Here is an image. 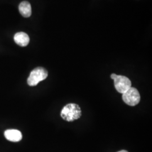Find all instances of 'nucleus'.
Here are the masks:
<instances>
[{
	"label": "nucleus",
	"mask_w": 152,
	"mask_h": 152,
	"mask_svg": "<svg viewBox=\"0 0 152 152\" xmlns=\"http://www.w3.org/2000/svg\"><path fill=\"white\" fill-rule=\"evenodd\" d=\"M82 111L80 106L76 104H68L61 112V117L68 122H72L79 119L81 116Z\"/></svg>",
	"instance_id": "obj_1"
},
{
	"label": "nucleus",
	"mask_w": 152,
	"mask_h": 152,
	"mask_svg": "<svg viewBox=\"0 0 152 152\" xmlns=\"http://www.w3.org/2000/svg\"><path fill=\"white\" fill-rule=\"evenodd\" d=\"M19 10L20 14L24 18H29L32 14L31 6L28 1H23L20 4Z\"/></svg>",
	"instance_id": "obj_7"
},
{
	"label": "nucleus",
	"mask_w": 152,
	"mask_h": 152,
	"mask_svg": "<svg viewBox=\"0 0 152 152\" xmlns=\"http://www.w3.org/2000/svg\"><path fill=\"white\" fill-rule=\"evenodd\" d=\"M128 152L127 151H125V150H122V151H121L120 152Z\"/></svg>",
	"instance_id": "obj_8"
},
{
	"label": "nucleus",
	"mask_w": 152,
	"mask_h": 152,
	"mask_svg": "<svg viewBox=\"0 0 152 152\" xmlns=\"http://www.w3.org/2000/svg\"><path fill=\"white\" fill-rule=\"evenodd\" d=\"M110 77L114 80V86L116 90L120 93L124 94L132 87L130 79L125 76L117 75L113 73L111 75Z\"/></svg>",
	"instance_id": "obj_3"
},
{
	"label": "nucleus",
	"mask_w": 152,
	"mask_h": 152,
	"mask_svg": "<svg viewBox=\"0 0 152 152\" xmlns=\"http://www.w3.org/2000/svg\"><path fill=\"white\" fill-rule=\"evenodd\" d=\"M4 135L6 139L9 141L12 142H18L22 139V134L20 131L11 129L7 130L5 131Z\"/></svg>",
	"instance_id": "obj_5"
},
{
	"label": "nucleus",
	"mask_w": 152,
	"mask_h": 152,
	"mask_svg": "<svg viewBox=\"0 0 152 152\" xmlns=\"http://www.w3.org/2000/svg\"><path fill=\"white\" fill-rule=\"evenodd\" d=\"M48 76V71L45 68L42 67H37L31 72L28 78V84L30 86H36L39 82L45 80Z\"/></svg>",
	"instance_id": "obj_2"
},
{
	"label": "nucleus",
	"mask_w": 152,
	"mask_h": 152,
	"mask_svg": "<svg viewBox=\"0 0 152 152\" xmlns=\"http://www.w3.org/2000/svg\"><path fill=\"white\" fill-rule=\"evenodd\" d=\"M122 99L126 104L130 106H135L140 102V95L136 88L131 87L125 93L122 94Z\"/></svg>",
	"instance_id": "obj_4"
},
{
	"label": "nucleus",
	"mask_w": 152,
	"mask_h": 152,
	"mask_svg": "<svg viewBox=\"0 0 152 152\" xmlns=\"http://www.w3.org/2000/svg\"><path fill=\"white\" fill-rule=\"evenodd\" d=\"M14 39L17 45L24 47L27 46L29 42V37L27 33L20 32L16 33L14 37Z\"/></svg>",
	"instance_id": "obj_6"
}]
</instances>
